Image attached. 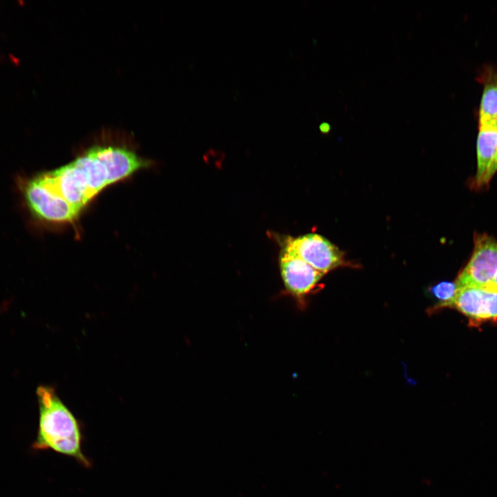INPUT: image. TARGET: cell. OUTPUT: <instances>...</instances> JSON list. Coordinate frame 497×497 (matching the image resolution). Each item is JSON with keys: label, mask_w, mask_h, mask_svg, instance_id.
<instances>
[{"label": "cell", "mask_w": 497, "mask_h": 497, "mask_svg": "<svg viewBox=\"0 0 497 497\" xmlns=\"http://www.w3.org/2000/svg\"><path fill=\"white\" fill-rule=\"evenodd\" d=\"M319 128L322 133H327L330 130L331 126L327 122H322L319 126Z\"/></svg>", "instance_id": "obj_12"}, {"label": "cell", "mask_w": 497, "mask_h": 497, "mask_svg": "<svg viewBox=\"0 0 497 497\" xmlns=\"http://www.w3.org/2000/svg\"><path fill=\"white\" fill-rule=\"evenodd\" d=\"M148 164L130 149L97 145L66 165L39 174L54 193L81 212L104 188Z\"/></svg>", "instance_id": "obj_1"}, {"label": "cell", "mask_w": 497, "mask_h": 497, "mask_svg": "<svg viewBox=\"0 0 497 497\" xmlns=\"http://www.w3.org/2000/svg\"><path fill=\"white\" fill-rule=\"evenodd\" d=\"M39 427L32 448L50 449L74 458L88 468L91 465L82 451L83 434L79 421L61 400L54 388L40 385L36 391Z\"/></svg>", "instance_id": "obj_2"}, {"label": "cell", "mask_w": 497, "mask_h": 497, "mask_svg": "<svg viewBox=\"0 0 497 497\" xmlns=\"http://www.w3.org/2000/svg\"><path fill=\"white\" fill-rule=\"evenodd\" d=\"M497 155V126L495 123L479 126L477 139V170L474 185L483 186V179Z\"/></svg>", "instance_id": "obj_8"}, {"label": "cell", "mask_w": 497, "mask_h": 497, "mask_svg": "<svg viewBox=\"0 0 497 497\" xmlns=\"http://www.w3.org/2000/svg\"><path fill=\"white\" fill-rule=\"evenodd\" d=\"M446 307L457 309L472 321L497 320V291L483 288H457Z\"/></svg>", "instance_id": "obj_7"}, {"label": "cell", "mask_w": 497, "mask_h": 497, "mask_svg": "<svg viewBox=\"0 0 497 497\" xmlns=\"http://www.w3.org/2000/svg\"><path fill=\"white\" fill-rule=\"evenodd\" d=\"M496 117L497 72H494L485 79L480 107V126L495 123Z\"/></svg>", "instance_id": "obj_9"}, {"label": "cell", "mask_w": 497, "mask_h": 497, "mask_svg": "<svg viewBox=\"0 0 497 497\" xmlns=\"http://www.w3.org/2000/svg\"><path fill=\"white\" fill-rule=\"evenodd\" d=\"M487 289H490V290H494V291H497V273H496L492 283L491 284L489 287Z\"/></svg>", "instance_id": "obj_13"}, {"label": "cell", "mask_w": 497, "mask_h": 497, "mask_svg": "<svg viewBox=\"0 0 497 497\" xmlns=\"http://www.w3.org/2000/svg\"><path fill=\"white\" fill-rule=\"evenodd\" d=\"M302 260L324 275L339 266L342 253L322 236L309 233L286 243Z\"/></svg>", "instance_id": "obj_5"}, {"label": "cell", "mask_w": 497, "mask_h": 497, "mask_svg": "<svg viewBox=\"0 0 497 497\" xmlns=\"http://www.w3.org/2000/svg\"><path fill=\"white\" fill-rule=\"evenodd\" d=\"M496 124L497 126V117L496 119ZM497 171V155L493 161L489 170L487 171L483 182V186L486 185L489 183L491 177L494 176V175Z\"/></svg>", "instance_id": "obj_11"}, {"label": "cell", "mask_w": 497, "mask_h": 497, "mask_svg": "<svg viewBox=\"0 0 497 497\" xmlns=\"http://www.w3.org/2000/svg\"><path fill=\"white\" fill-rule=\"evenodd\" d=\"M280 266L285 287L297 297L309 293L324 275L302 260L287 244L281 253Z\"/></svg>", "instance_id": "obj_6"}, {"label": "cell", "mask_w": 497, "mask_h": 497, "mask_svg": "<svg viewBox=\"0 0 497 497\" xmlns=\"http://www.w3.org/2000/svg\"><path fill=\"white\" fill-rule=\"evenodd\" d=\"M457 291L455 282H441L431 288V292L440 302L433 310L446 308L447 304L454 299Z\"/></svg>", "instance_id": "obj_10"}, {"label": "cell", "mask_w": 497, "mask_h": 497, "mask_svg": "<svg viewBox=\"0 0 497 497\" xmlns=\"http://www.w3.org/2000/svg\"><path fill=\"white\" fill-rule=\"evenodd\" d=\"M23 209L32 224H60L70 222L80 211L54 193L39 174L17 175L15 179Z\"/></svg>", "instance_id": "obj_3"}, {"label": "cell", "mask_w": 497, "mask_h": 497, "mask_svg": "<svg viewBox=\"0 0 497 497\" xmlns=\"http://www.w3.org/2000/svg\"><path fill=\"white\" fill-rule=\"evenodd\" d=\"M497 273V241L485 234H476L469 261L459 273L457 288L488 289Z\"/></svg>", "instance_id": "obj_4"}]
</instances>
